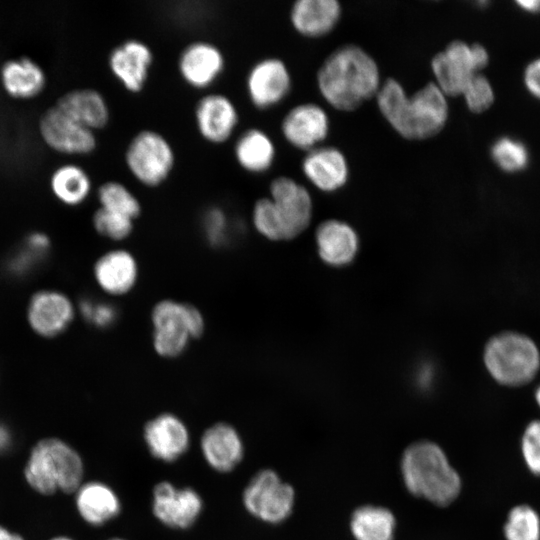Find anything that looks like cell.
I'll list each match as a JSON object with an SVG mask.
<instances>
[{"label": "cell", "instance_id": "6da1fadb", "mask_svg": "<svg viewBox=\"0 0 540 540\" xmlns=\"http://www.w3.org/2000/svg\"><path fill=\"white\" fill-rule=\"evenodd\" d=\"M380 112L402 137L425 140L437 135L448 120L447 97L430 82L410 97L395 79H387L376 95Z\"/></svg>", "mask_w": 540, "mask_h": 540}, {"label": "cell", "instance_id": "7a4b0ae2", "mask_svg": "<svg viewBox=\"0 0 540 540\" xmlns=\"http://www.w3.org/2000/svg\"><path fill=\"white\" fill-rule=\"evenodd\" d=\"M319 91L335 109L352 111L376 97L380 84L375 60L361 47L348 44L335 49L317 73Z\"/></svg>", "mask_w": 540, "mask_h": 540}, {"label": "cell", "instance_id": "3957f363", "mask_svg": "<svg viewBox=\"0 0 540 540\" xmlns=\"http://www.w3.org/2000/svg\"><path fill=\"white\" fill-rule=\"evenodd\" d=\"M401 474L413 495L440 506L452 503L462 488L445 452L431 441L415 442L404 451Z\"/></svg>", "mask_w": 540, "mask_h": 540}, {"label": "cell", "instance_id": "277c9868", "mask_svg": "<svg viewBox=\"0 0 540 540\" xmlns=\"http://www.w3.org/2000/svg\"><path fill=\"white\" fill-rule=\"evenodd\" d=\"M83 473L80 455L57 438H46L37 442L24 469L28 484L44 495H51L58 490L65 493L77 491L81 486Z\"/></svg>", "mask_w": 540, "mask_h": 540}, {"label": "cell", "instance_id": "5b68a950", "mask_svg": "<svg viewBox=\"0 0 540 540\" xmlns=\"http://www.w3.org/2000/svg\"><path fill=\"white\" fill-rule=\"evenodd\" d=\"M483 360L496 382L511 387L530 382L540 368V352L535 342L513 331L493 336L485 346Z\"/></svg>", "mask_w": 540, "mask_h": 540}, {"label": "cell", "instance_id": "8992f818", "mask_svg": "<svg viewBox=\"0 0 540 540\" xmlns=\"http://www.w3.org/2000/svg\"><path fill=\"white\" fill-rule=\"evenodd\" d=\"M123 159L129 175L138 184L157 188L171 177L176 165V152L163 133L146 128L129 139Z\"/></svg>", "mask_w": 540, "mask_h": 540}, {"label": "cell", "instance_id": "52a82bcc", "mask_svg": "<svg viewBox=\"0 0 540 540\" xmlns=\"http://www.w3.org/2000/svg\"><path fill=\"white\" fill-rule=\"evenodd\" d=\"M152 342L155 352L165 358L181 355L191 339L200 337L205 320L194 305L163 299L152 308Z\"/></svg>", "mask_w": 540, "mask_h": 540}, {"label": "cell", "instance_id": "ba28073f", "mask_svg": "<svg viewBox=\"0 0 540 540\" xmlns=\"http://www.w3.org/2000/svg\"><path fill=\"white\" fill-rule=\"evenodd\" d=\"M489 61L487 50L480 44L469 45L454 40L437 53L431 67L436 82L445 96H460L470 80Z\"/></svg>", "mask_w": 540, "mask_h": 540}, {"label": "cell", "instance_id": "9c48e42d", "mask_svg": "<svg viewBox=\"0 0 540 540\" xmlns=\"http://www.w3.org/2000/svg\"><path fill=\"white\" fill-rule=\"evenodd\" d=\"M243 504L255 518L277 524L289 517L295 502V492L271 469L256 473L243 492Z\"/></svg>", "mask_w": 540, "mask_h": 540}, {"label": "cell", "instance_id": "30bf717a", "mask_svg": "<svg viewBox=\"0 0 540 540\" xmlns=\"http://www.w3.org/2000/svg\"><path fill=\"white\" fill-rule=\"evenodd\" d=\"M244 86L247 99L253 108L267 111L287 98L292 88V77L282 59L268 56L250 66Z\"/></svg>", "mask_w": 540, "mask_h": 540}, {"label": "cell", "instance_id": "8fae6325", "mask_svg": "<svg viewBox=\"0 0 540 540\" xmlns=\"http://www.w3.org/2000/svg\"><path fill=\"white\" fill-rule=\"evenodd\" d=\"M193 118L198 135L216 146L235 138L240 124V112L234 100L217 91H207L199 97Z\"/></svg>", "mask_w": 540, "mask_h": 540}, {"label": "cell", "instance_id": "7c38bea8", "mask_svg": "<svg viewBox=\"0 0 540 540\" xmlns=\"http://www.w3.org/2000/svg\"><path fill=\"white\" fill-rule=\"evenodd\" d=\"M268 197L272 200L285 240L304 232L313 214V202L307 188L294 178L279 175L271 180Z\"/></svg>", "mask_w": 540, "mask_h": 540}, {"label": "cell", "instance_id": "4fadbf2b", "mask_svg": "<svg viewBox=\"0 0 540 540\" xmlns=\"http://www.w3.org/2000/svg\"><path fill=\"white\" fill-rule=\"evenodd\" d=\"M226 57L215 43L199 39L186 44L177 58V71L190 88L207 92L222 77Z\"/></svg>", "mask_w": 540, "mask_h": 540}, {"label": "cell", "instance_id": "5bb4252c", "mask_svg": "<svg viewBox=\"0 0 540 540\" xmlns=\"http://www.w3.org/2000/svg\"><path fill=\"white\" fill-rule=\"evenodd\" d=\"M43 141L53 150L71 155H88L97 147L95 131L80 124L56 105L39 119Z\"/></svg>", "mask_w": 540, "mask_h": 540}, {"label": "cell", "instance_id": "9a60e30c", "mask_svg": "<svg viewBox=\"0 0 540 540\" xmlns=\"http://www.w3.org/2000/svg\"><path fill=\"white\" fill-rule=\"evenodd\" d=\"M154 53L143 40L129 38L114 46L108 55V67L114 78L131 94L141 93L150 77Z\"/></svg>", "mask_w": 540, "mask_h": 540}, {"label": "cell", "instance_id": "2e32d148", "mask_svg": "<svg viewBox=\"0 0 540 540\" xmlns=\"http://www.w3.org/2000/svg\"><path fill=\"white\" fill-rule=\"evenodd\" d=\"M202 506L200 495L192 488H177L170 482L163 481L153 489V514L168 527H190L200 515Z\"/></svg>", "mask_w": 540, "mask_h": 540}, {"label": "cell", "instance_id": "e0dca14e", "mask_svg": "<svg viewBox=\"0 0 540 540\" xmlns=\"http://www.w3.org/2000/svg\"><path fill=\"white\" fill-rule=\"evenodd\" d=\"M280 130L288 144L308 152L326 138L329 119L320 106L301 103L286 112L281 120Z\"/></svg>", "mask_w": 540, "mask_h": 540}, {"label": "cell", "instance_id": "ac0fdd59", "mask_svg": "<svg viewBox=\"0 0 540 540\" xmlns=\"http://www.w3.org/2000/svg\"><path fill=\"white\" fill-rule=\"evenodd\" d=\"M144 440L155 458L172 462L183 455L189 446V431L174 414L163 413L146 423Z\"/></svg>", "mask_w": 540, "mask_h": 540}, {"label": "cell", "instance_id": "d6986e66", "mask_svg": "<svg viewBox=\"0 0 540 540\" xmlns=\"http://www.w3.org/2000/svg\"><path fill=\"white\" fill-rule=\"evenodd\" d=\"M27 316L31 328L36 333L52 337L69 326L74 316V308L64 294L45 290L33 295Z\"/></svg>", "mask_w": 540, "mask_h": 540}, {"label": "cell", "instance_id": "ffe728a7", "mask_svg": "<svg viewBox=\"0 0 540 540\" xmlns=\"http://www.w3.org/2000/svg\"><path fill=\"white\" fill-rule=\"evenodd\" d=\"M276 154L273 138L262 128L248 127L234 138L233 158L247 174L267 173L275 163Z\"/></svg>", "mask_w": 540, "mask_h": 540}, {"label": "cell", "instance_id": "44dd1931", "mask_svg": "<svg viewBox=\"0 0 540 540\" xmlns=\"http://www.w3.org/2000/svg\"><path fill=\"white\" fill-rule=\"evenodd\" d=\"M201 452L218 472L233 470L242 460L244 446L237 430L227 423H216L207 428L200 441Z\"/></svg>", "mask_w": 540, "mask_h": 540}, {"label": "cell", "instance_id": "7402d4cb", "mask_svg": "<svg viewBox=\"0 0 540 540\" xmlns=\"http://www.w3.org/2000/svg\"><path fill=\"white\" fill-rule=\"evenodd\" d=\"M315 240L319 257L333 267H343L355 258L359 239L355 230L346 222L330 219L320 223Z\"/></svg>", "mask_w": 540, "mask_h": 540}, {"label": "cell", "instance_id": "603a6c76", "mask_svg": "<svg viewBox=\"0 0 540 540\" xmlns=\"http://www.w3.org/2000/svg\"><path fill=\"white\" fill-rule=\"evenodd\" d=\"M304 176L319 190L332 192L345 185L348 164L334 147H316L306 153L301 164Z\"/></svg>", "mask_w": 540, "mask_h": 540}, {"label": "cell", "instance_id": "cb8c5ba5", "mask_svg": "<svg viewBox=\"0 0 540 540\" xmlns=\"http://www.w3.org/2000/svg\"><path fill=\"white\" fill-rule=\"evenodd\" d=\"M138 263L129 251L115 249L103 254L94 265V276L106 293L120 296L130 292L138 280Z\"/></svg>", "mask_w": 540, "mask_h": 540}, {"label": "cell", "instance_id": "d4e9b609", "mask_svg": "<svg viewBox=\"0 0 540 540\" xmlns=\"http://www.w3.org/2000/svg\"><path fill=\"white\" fill-rule=\"evenodd\" d=\"M68 116L96 131L108 125L111 110L105 96L94 88H76L61 95L56 104Z\"/></svg>", "mask_w": 540, "mask_h": 540}, {"label": "cell", "instance_id": "484cf974", "mask_svg": "<svg viewBox=\"0 0 540 540\" xmlns=\"http://www.w3.org/2000/svg\"><path fill=\"white\" fill-rule=\"evenodd\" d=\"M341 16L337 0H298L290 9V22L299 34L316 38L328 34Z\"/></svg>", "mask_w": 540, "mask_h": 540}, {"label": "cell", "instance_id": "4316f807", "mask_svg": "<svg viewBox=\"0 0 540 540\" xmlns=\"http://www.w3.org/2000/svg\"><path fill=\"white\" fill-rule=\"evenodd\" d=\"M3 89L15 98H32L46 85V74L39 63L27 56L5 61L0 68Z\"/></svg>", "mask_w": 540, "mask_h": 540}, {"label": "cell", "instance_id": "83f0119b", "mask_svg": "<svg viewBox=\"0 0 540 540\" xmlns=\"http://www.w3.org/2000/svg\"><path fill=\"white\" fill-rule=\"evenodd\" d=\"M76 506L81 517L94 526L102 525L120 512L116 493L101 482H89L77 490Z\"/></svg>", "mask_w": 540, "mask_h": 540}, {"label": "cell", "instance_id": "f1b7e54d", "mask_svg": "<svg viewBox=\"0 0 540 540\" xmlns=\"http://www.w3.org/2000/svg\"><path fill=\"white\" fill-rule=\"evenodd\" d=\"M92 187L89 173L75 163H66L57 167L50 177V188L53 194L69 206H77L86 201Z\"/></svg>", "mask_w": 540, "mask_h": 540}, {"label": "cell", "instance_id": "f546056e", "mask_svg": "<svg viewBox=\"0 0 540 540\" xmlns=\"http://www.w3.org/2000/svg\"><path fill=\"white\" fill-rule=\"evenodd\" d=\"M395 528L394 515L381 506H361L353 512L350 521L356 540H393Z\"/></svg>", "mask_w": 540, "mask_h": 540}, {"label": "cell", "instance_id": "4dcf8cb0", "mask_svg": "<svg viewBox=\"0 0 540 540\" xmlns=\"http://www.w3.org/2000/svg\"><path fill=\"white\" fill-rule=\"evenodd\" d=\"M97 199L100 207L132 220H136L142 212L140 199L133 190L119 180H107L97 188Z\"/></svg>", "mask_w": 540, "mask_h": 540}, {"label": "cell", "instance_id": "1f68e13d", "mask_svg": "<svg viewBox=\"0 0 540 540\" xmlns=\"http://www.w3.org/2000/svg\"><path fill=\"white\" fill-rule=\"evenodd\" d=\"M505 540H540V515L528 504L512 507L503 526Z\"/></svg>", "mask_w": 540, "mask_h": 540}, {"label": "cell", "instance_id": "d6a6232c", "mask_svg": "<svg viewBox=\"0 0 540 540\" xmlns=\"http://www.w3.org/2000/svg\"><path fill=\"white\" fill-rule=\"evenodd\" d=\"M251 222L255 231L267 240H285L276 209L268 195L254 201L251 209Z\"/></svg>", "mask_w": 540, "mask_h": 540}, {"label": "cell", "instance_id": "836d02e7", "mask_svg": "<svg viewBox=\"0 0 540 540\" xmlns=\"http://www.w3.org/2000/svg\"><path fill=\"white\" fill-rule=\"evenodd\" d=\"M491 154L495 163L507 172L525 168L529 159L526 147L509 137L498 139L492 146Z\"/></svg>", "mask_w": 540, "mask_h": 540}, {"label": "cell", "instance_id": "e575fe53", "mask_svg": "<svg viewBox=\"0 0 540 540\" xmlns=\"http://www.w3.org/2000/svg\"><path fill=\"white\" fill-rule=\"evenodd\" d=\"M134 220L99 207L93 214V226L100 235L114 241L128 238L134 229Z\"/></svg>", "mask_w": 540, "mask_h": 540}, {"label": "cell", "instance_id": "d590c367", "mask_svg": "<svg viewBox=\"0 0 540 540\" xmlns=\"http://www.w3.org/2000/svg\"><path fill=\"white\" fill-rule=\"evenodd\" d=\"M520 451L528 471L540 477V420L530 421L523 430Z\"/></svg>", "mask_w": 540, "mask_h": 540}, {"label": "cell", "instance_id": "8d00e7d4", "mask_svg": "<svg viewBox=\"0 0 540 540\" xmlns=\"http://www.w3.org/2000/svg\"><path fill=\"white\" fill-rule=\"evenodd\" d=\"M462 96L470 111L475 113L487 110L494 101V92L489 80L478 73L467 84Z\"/></svg>", "mask_w": 540, "mask_h": 540}, {"label": "cell", "instance_id": "74e56055", "mask_svg": "<svg viewBox=\"0 0 540 540\" xmlns=\"http://www.w3.org/2000/svg\"><path fill=\"white\" fill-rule=\"evenodd\" d=\"M203 226L208 240L216 244L221 242L228 226L225 212L218 207L209 208L204 214Z\"/></svg>", "mask_w": 540, "mask_h": 540}, {"label": "cell", "instance_id": "f35d334b", "mask_svg": "<svg viewBox=\"0 0 540 540\" xmlns=\"http://www.w3.org/2000/svg\"><path fill=\"white\" fill-rule=\"evenodd\" d=\"M82 313L84 316L99 327L110 325L115 319L114 308L106 303H95L86 301L82 304Z\"/></svg>", "mask_w": 540, "mask_h": 540}, {"label": "cell", "instance_id": "ab89813d", "mask_svg": "<svg viewBox=\"0 0 540 540\" xmlns=\"http://www.w3.org/2000/svg\"><path fill=\"white\" fill-rule=\"evenodd\" d=\"M524 82L529 92L540 99V58L527 66L524 72Z\"/></svg>", "mask_w": 540, "mask_h": 540}, {"label": "cell", "instance_id": "60d3db41", "mask_svg": "<svg viewBox=\"0 0 540 540\" xmlns=\"http://www.w3.org/2000/svg\"><path fill=\"white\" fill-rule=\"evenodd\" d=\"M517 4L524 10L529 12H537L540 10V0H519Z\"/></svg>", "mask_w": 540, "mask_h": 540}, {"label": "cell", "instance_id": "b9f144b4", "mask_svg": "<svg viewBox=\"0 0 540 540\" xmlns=\"http://www.w3.org/2000/svg\"><path fill=\"white\" fill-rule=\"evenodd\" d=\"M0 540H24L20 535L12 533L6 528L0 526Z\"/></svg>", "mask_w": 540, "mask_h": 540}, {"label": "cell", "instance_id": "7bdbcfd3", "mask_svg": "<svg viewBox=\"0 0 540 540\" xmlns=\"http://www.w3.org/2000/svg\"><path fill=\"white\" fill-rule=\"evenodd\" d=\"M9 440L10 437L7 429L0 425V449L5 448L8 445Z\"/></svg>", "mask_w": 540, "mask_h": 540}, {"label": "cell", "instance_id": "ee69618b", "mask_svg": "<svg viewBox=\"0 0 540 540\" xmlns=\"http://www.w3.org/2000/svg\"><path fill=\"white\" fill-rule=\"evenodd\" d=\"M535 400H536L537 405L540 408V385L535 390Z\"/></svg>", "mask_w": 540, "mask_h": 540}, {"label": "cell", "instance_id": "f6af8a7d", "mask_svg": "<svg viewBox=\"0 0 540 540\" xmlns=\"http://www.w3.org/2000/svg\"><path fill=\"white\" fill-rule=\"evenodd\" d=\"M52 540H71L67 537H56V538H53Z\"/></svg>", "mask_w": 540, "mask_h": 540}, {"label": "cell", "instance_id": "bcb514c9", "mask_svg": "<svg viewBox=\"0 0 540 540\" xmlns=\"http://www.w3.org/2000/svg\"><path fill=\"white\" fill-rule=\"evenodd\" d=\"M110 540H124V539H121V538H113V539H110Z\"/></svg>", "mask_w": 540, "mask_h": 540}]
</instances>
